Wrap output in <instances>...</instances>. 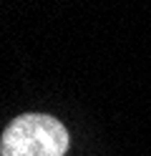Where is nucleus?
<instances>
[{"label": "nucleus", "mask_w": 151, "mask_h": 156, "mask_svg": "<svg viewBox=\"0 0 151 156\" xmlns=\"http://www.w3.org/2000/svg\"><path fill=\"white\" fill-rule=\"evenodd\" d=\"M68 131L48 113H23L10 121L0 139L3 156H66Z\"/></svg>", "instance_id": "obj_1"}]
</instances>
